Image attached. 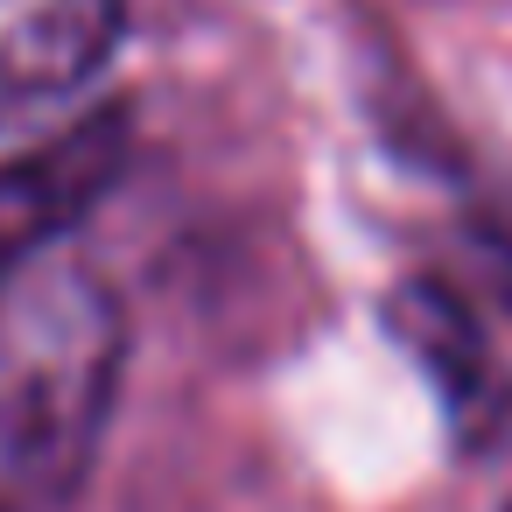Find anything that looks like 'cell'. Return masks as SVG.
<instances>
[{
    "instance_id": "cell-1",
    "label": "cell",
    "mask_w": 512,
    "mask_h": 512,
    "mask_svg": "<svg viewBox=\"0 0 512 512\" xmlns=\"http://www.w3.org/2000/svg\"><path fill=\"white\" fill-rule=\"evenodd\" d=\"M127 316L92 267L36 260L0 281V512H57L113 421Z\"/></svg>"
},
{
    "instance_id": "cell-2",
    "label": "cell",
    "mask_w": 512,
    "mask_h": 512,
    "mask_svg": "<svg viewBox=\"0 0 512 512\" xmlns=\"http://www.w3.org/2000/svg\"><path fill=\"white\" fill-rule=\"evenodd\" d=\"M127 169V120L99 113L22 162L0 169V281H15L22 267L50 260V246L120 183Z\"/></svg>"
},
{
    "instance_id": "cell-3",
    "label": "cell",
    "mask_w": 512,
    "mask_h": 512,
    "mask_svg": "<svg viewBox=\"0 0 512 512\" xmlns=\"http://www.w3.org/2000/svg\"><path fill=\"white\" fill-rule=\"evenodd\" d=\"M120 0H0V134L78 99L120 50Z\"/></svg>"
},
{
    "instance_id": "cell-4",
    "label": "cell",
    "mask_w": 512,
    "mask_h": 512,
    "mask_svg": "<svg viewBox=\"0 0 512 512\" xmlns=\"http://www.w3.org/2000/svg\"><path fill=\"white\" fill-rule=\"evenodd\" d=\"M400 337L428 358V372H435V379H442V393L456 400L463 428L477 421V400H498L491 365H484V351H477V337H470V316H463L449 295L414 288V295L400 302Z\"/></svg>"
},
{
    "instance_id": "cell-5",
    "label": "cell",
    "mask_w": 512,
    "mask_h": 512,
    "mask_svg": "<svg viewBox=\"0 0 512 512\" xmlns=\"http://www.w3.org/2000/svg\"><path fill=\"white\" fill-rule=\"evenodd\" d=\"M470 239H477V267H484L491 295H498V302H505V316H512V197L484 204V211H477V225H470Z\"/></svg>"
},
{
    "instance_id": "cell-6",
    "label": "cell",
    "mask_w": 512,
    "mask_h": 512,
    "mask_svg": "<svg viewBox=\"0 0 512 512\" xmlns=\"http://www.w3.org/2000/svg\"><path fill=\"white\" fill-rule=\"evenodd\" d=\"M505 512H512V505H505Z\"/></svg>"
}]
</instances>
